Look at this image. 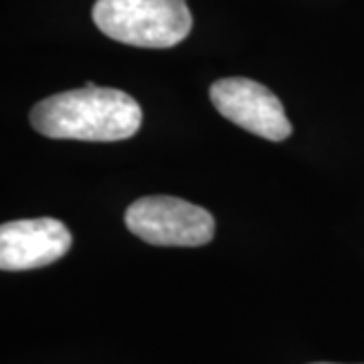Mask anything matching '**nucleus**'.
<instances>
[{"mask_svg": "<svg viewBox=\"0 0 364 364\" xmlns=\"http://www.w3.org/2000/svg\"><path fill=\"white\" fill-rule=\"evenodd\" d=\"M132 235L158 247H200L215 237V219L207 208L176 196H142L126 208Z\"/></svg>", "mask_w": 364, "mask_h": 364, "instance_id": "3", "label": "nucleus"}, {"mask_svg": "<svg viewBox=\"0 0 364 364\" xmlns=\"http://www.w3.org/2000/svg\"><path fill=\"white\" fill-rule=\"evenodd\" d=\"M31 126L53 140L119 142L142 126V107L126 91L85 87L41 100L28 114Z\"/></svg>", "mask_w": 364, "mask_h": 364, "instance_id": "1", "label": "nucleus"}, {"mask_svg": "<svg viewBox=\"0 0 364 364\" xmlns=\"http://www.w3.org/2000/svg\"><path fill=\"white\" fill-rule=\"evenodd\" d=\"M215 109L235 126L272 142H284L291 134V124L279 97L247 77H225L210 85Z\"/></svg>", "mask_w": 364, "mask_h": 364, "instance_id": "4", "label": "nucleus"}, {"mask_svg": "<svg viewBox=\"0 0 364 364\" xmlns=\"http://www.w3.org/2000/svg\"><path fill=\"white\" fill-rule=\"evenodd\" d=\"M73 245V235L51 217L2 223L0 227V269L26 272L51 265Z\"/></svg>", "mask_w": 364, "mask_h": 364, "instance_id": "5", "label": "nucleus"}, {"mask_svg": "<svg viewBox=\"0 0 364 364\" xmlns=\"http://www.w3.org/2000/svg\"><path fill=\"white\" fill-rule=\"evenodd\" d=\"M312 364H332V363H312Z\"/></svg>", "mask_w": 364, "mask_h": 364, "instance_id": "6", "label": "nucleus"}, {"mask_svg": "<svg viewBox=\"0 0 364 364\" xmlns=\"http://www.w3.org/2000/svg\"><path fill=\"white\" fill-rule=\"evenodd\" d=\"M91 16L105 37L144 49L174 47L193 28L184 0H97Z\"/></svg>", "mask_w": 364, "mask_h": 364, "instance_id": "2", "label": "nucleus"}]
</instances>
